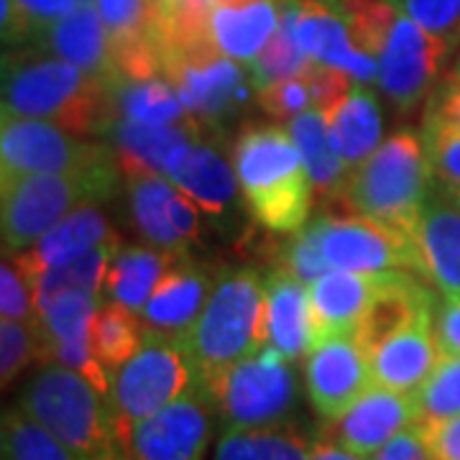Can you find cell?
Instances as JSON below:
<instances>
[{
    "instance_id": "6da1fadb",
    "label": "cell",
    "mask_w": 460,
    "mask_h": 460,
    "mask_svg": "<svg viewBox=\"0 0 460 460\" xmlns=\"http://www.w3.org/2000/svg\"><path fill=\"white\" fill-rule=\"evenodd\" d=\"M3 115L41 118L84 136L115 120L111 83L49 49H23L3 59Z\"/></svg>"
},
{
    "instance_id": "7a4b0ae2",
    "label": "cell",
    "mask_w": 460,
    "mask_h": 460,
    "mask_svg": "<svg viewBox=\"0 0 460 460\" xmlns=\"http://www.w3.org/2000/svg\"><path fill=\"white\" fill-rule=\"evenodd\" d=\"M233 169L256 223L296 233L313 208V177L292 133L263 126L246 131L233 151Z\"/></svg>"
},
{
    "instance_id": "3957f363",
    "label": "cell",
    "mask_w": 460,
    "mask_h": 460,
    "mask_svg": "<svg viewBox=\"0 0 460 460\" xmlns=\"http://www.w3.org/2000/svg\"><path fill=\"white\" fill-rule=\"evenodd\" d=\"M18 407L80 460H120L108 396L62 363H44L23 386Z\"/></svg>"
},
{
    "instance_id": "277c9868",
    "label": "cell",
    "mask_w": 460,
    "mask_h": 460,
    "mask_svg": "<svg viewBox=\"0 0 460 460\" xmlns=\"http://www.w3.org/2000/svg\"><path fill=\"white\" fill-rule=\"evenodd\" d=\"M269 343L266 338V284L251 269H233L215 277L213 295L192 330L187 350L205 386Z\"/></svg>"
},
{
    "instance_id": "5b68a950",
    "label": "cell",
    "mask_w": 460,
    "mask_h": 460,
    "mask_svg": "<svg viewBox=\"0 0 460 460\" xmlns=\"http://www.w3.org/2000/svg\"><path fill=\"white\" fill-rule=\"evenodd\" d=\"M118 159L111 164L65 174H5L3 199V248L5 256L31 248L62 217L111 198L118 184Z\"/></svg>"
},
{
    "instance_id": "8992f818",
    "label": "cell",
    "mask_w": 460,
    "mask_h": 460,
    "mask_svg": "<svg viewBox=\"0 0 460 460\" xmlns=\"http://www.w3.org/2000/svg\"><path fill=\"white\" fill-rule=\"evenodd\" d=\"M425 144L414 133H394L350 172L343 199L363 217L414 235V226L429 198Z\"/></svg>"
},
{
    "instance_id": "52a82bcc",
    "label": "cell",
    "mask_w": 460,
    "mask_h": 460,
    "mask_svg": "<svg viewBox=\"0 0 460 460\" xmlns=\"http://www.w3.org/2000/svg\"><path fill=\"white\" fill-rule=\"evenodd\" d=\"M198 381L202 378L187 345L144 328L141 348L113 371L108 402L115 432L169 407Z\"/></svg>"
},
{
    "instance_id": "ba28073f",
    "label": "cell",
    "mask_w": 460,
    "mask_h": 460,
    "mask_svg": "<svg viewBox=\"0 0 460 460\" xmlns=\"http://www.w3.org/2000/svg\"><path fill=\"white\" fill-rule=\"evenodd\" d=\"M208 389L226 429L269 428L287 422L296 402L292 361L269 343L243 361L233 363Z\"/></svg>"
},
{
    "instance_id": "9c48e42d",
    "label": "cell",
    "mask_w": 460,
    "mask_h": 460,
    "mask_svg": "<svg viewBox=\"0 0 460 460\" xmlns=\"http://www.w3.org/2000/svg\"><path fill=\"white\" fill-rule=\"evenodd\" d=\"M215 411L210 389L198 381L169 407L118 429L120 460H202Z\"/></svg>"
},
{
    "instance_id": "30bf717a",
    "label": "cell",
    "mask_w": 460,
    "mask_h": 460,
    "mask_svg": "<svg viewBox=\"0 0 460 460\" xmlns=\"http://www.w3.org/2000/svg\"><path fill=\"white\" fill-rule=\"evenodd\" d=\"M115 162V154L41 118L3 115L0 166L5 174H65Z\"/></svg>"
},
{
    "instance_id": "8fae6325",
    "label": "cell",
    "mask_w": 460,
    "mask_h": 460,
    "mask_svg": "<svg viewBox=\"0 0 460 460\" xmlns=\"http://www.w3.org/2000/svg\"><path fill=\"white\" fill-rule=\"evenodd\" d=\"M310 228L330 269L358 274L420 271L414 235L396 233L371 217H320Z\"/></svg>"
},
{
    "instance_id": "7c38bea8",
    "label": "cell",
    "mask_w": 460,
    "mask_h": 460,
    "mask_svg": "<svg viewBox=\"0 0 460 460\" xmlns=\"http://www.w3.org/2000/svg\"><path fill=\"white\" fill-rule=\"evenodd\" d=\"M164 77L177 87L187 113L198 123L223 120L246 100L243 69L215 44H202L166 57Z\"/></svg>"
},
{
    "instance_id": "4fadbf2b",
    "label": "cell",
    "mask_w": 460,
    "mask_h": 460,
    "mask_svg": "<svg viewBox=\"0 0 460 460\" xmlns=\"http://www.w3.org/2000/svg\"><path fill=\"white\" fill-rule=\"evenodd\" d=\"M445 57V36L422 29L414 18L399 11L386 47L378 54V87L402 111H410L438 75Z\"/></svg>"
},
{
    "instance_id": "5bb4252c",
    "label": "cell",
    "mask_w": 460,
    "mask_h": 460,
    "mask_svg": "<svg viewBox=\"0 0 460 460\" xmlns=\"http://www.w3.org/2000/svg\"><path fill=\"white\" fill-rule=\"evenodd\" d=\"M307 396L323 420H338L374 384L368 353L356 335H338L317 343L305 366Z\"/></svg>"
},
{
    "instance_id": "9a60e30c",
    "label": "cell",
    "mask_w": 460,
    "mask_h": 460,
    "mask_svg": "<svg viewBox=\"0 0 460 460\" xmlns=\"http://www.w3.org/2000/svg\"><path fill=\"white\" fill-rule=\"evenodd\" d=\"M133 223L151 246L184 253L198 238V202L164 174H133L128 184Z\"/></svg>"
},
{
    "instance_id": "2e32d148",
    "label": "cell",
    "mask_w": 460,
    "mask_h": 460,
    "mask_svg": "<svg viewBox=\"0 0 460 460\" xmlns=\"http://www.w3.org/2000/svg\"><path fill=\"white\" fill-rule=\"evenodd\" d=\"M414 422H417L414 394L371 384L348 407V411H343L338 420H330L325 440L343 445L363 458H374L394 435Z\"/></svg>"
},
{
    "instance_id": "e0dca14e",
    "label": "cell",
    "mask_w": 460,
    "mask_h": 460,
    "mask_svg": "<svg viewBox=\"0 0 460 460\" xmlns=\"http://www.w3.org/2000/svg\"><path fill=\"white\" fill-rule=\"evenodd\" d=\"M213 287L215 279L205 269L187 261L184 253H177L138 317L146 330L187 343L213 295Z\"/></svg>"
},
{
    "instance_id": "ac0fdd59",
    "label": "cell",
    "mask_w": 460,
    "mask_h": 460,
    "mask_svg": "<svg viewBox=\"0 0 460 460\" xmlns=\"http://www.w3.org/2000/svg\"><path fill=\"white\" fill-rule=\"evenodd\" d=\"M296 39L313 62L348 72L358 83H374L378 77V59L353 44L343 8L325 0H296Z\"/></svg>"
},
{
    "instance_id": "d6986e66",
    "label": "cell",
    "mask_w": 460,
    "mask_h": 460,
    "mask_svg": "<svg viewBox=\"0 0 460 460\" xmlns=\"http://www.w3.org/2000/svg\"><path fill=\"white\" fill-rule=\"evenodd\" d=\"M420 274H425L445 299H460V205L447 192L432 195L414 226Z\"/></svg>"
},
{
    "instance_id": "ffe728a7",
    "label": "cell",
    "mask_w": 460,
    "mask_h": 460,
    "mask_svg": "<svg viewBox=\"0 0 460 460\" xmlns=\"http://www.w3.org/2000/svg\"><path fill=\"white\" fill-rule=\"evenodd\" d=\"M389 274H358V271L330 269L320 279H314L310 284L313 348L328 338L356 335L368 299Z\"/></svg>"
},
{
    "instance_id": "44dd1931",
    "label": "cell",
    "mask_w": 460,
    "mask_h": 460,
    "mask_svg": "<svg viewBox=\"0 0 460 460\" xmlns=\"http://www.w3.org/2000/svg\"><path fill=\"white\" fill-rule=\"evenodd\" d=\"M440 343L435 335L432 314L399 330L368 353L371 378L386 389L414 394L440 361Z\"/></svg>"
},
{
    "instance_id": "7402d4cb",
    "label": "cell",
    "mask_w": 460,
    "mask_h": 460,
    "mask_svg": "<svg viewBox=\"0 0 460 460\" xmlns=\"http://www.w3.org/2000/svg\"><path fill=\"white\" fill-rule=\"evenodd\" d=\"M115 241H118V235H115L113 226L105 215L100 213L98 205H83V208L72 210L66 217H62L31 248L13 253L11 259L33 281H39V277L51 266H62V263L72 261V259L83 256L93 248L115 243Z\"/></svg>"
},
{
    "instance_id": "603a6c76",
    "label": "cell",
    "mask_w": 460,
    "mask_h": 460,
    "mask_svg": "<svg viewBox=\"0 0 460 460\" xmlns=\"http://www.w3.org/2000/svg\"><path fill=\"white\" fill-rule=\"evenodd\" d=\"M266 338L295 363L313 348L310 287L289 269H274L266 279Z\"/></svg>"
},
{
    "instance_id": "cb8c5ba5",
    "label": "cell",
    "mask_w": 460,
    "mask_h": 460,
    "mask_svg": "<svg viewBox=\"0 0 460 460\" xmlns=\"http://www.w3.org/2000/svg\"><path fill=\"white\" fill-rule=\"evenodd\" d=\"M113 154L118 166L133 174H169V169L181 156V151L198 141V126H151L115 118Z\"/></svg>"
},
{
    "instance_id": "d4e9b609",
    "label": "cell",
    "mask_w": 460,
    "mask_h": 460,
    "mask_svg": "<svg viewBox=\"0 0 460 460\" xmlns=\"http://www.w3.org/2000/svg\"><path fill=\"white\" fill-rule=\"evenodd\" d=\"M41 47L84 72L113 84L118 77L113 44L95 3H80L69 16L41 33Z\"/></svg>"
},
{
    "instance_id": "484cf974",
    "label": "cell",
    "mask_w": 460,
    "mask_h": 460,
    "mask_svg": "<svg viewBox=\"0 0 460 460\" xmlns=\"http://www.w3.org/2000/svg\"><path fill=\"white\" fill-rule=\"evenodd\" d=\"M428 314H432V299L428 289H422L411 279L410 271H392L368 299L361 323L356 328V341L366 353H371L386 338L410 328L411 323Z\"/></svg>"
},
{
    "instance_id": "4316f807",
    "label": "cell",
    "mask_w": 460,
    "mask_h": 460,
    "mask_svg": "<svg viewBox=\"0 0 460 460\" xmlns=\"http://www.w3.org/2000/svg\"><path fill=\"white\" fill-rule=\"evenodd\" d=\"M277 0H243L210 5V39L226 57L253 65L269 39L279 29Z\"/></svg>"
},
{
    "instance_id": "83f0119b",
    "label": "cell",
    "mask_w": 460,
    "mask_h": 460,
    "mask_svg": "<svg viewBox=\"0 0 460 460\" xmlns=\"http://www.w3.org/2000/svg\"><path fill=\"white\" fill-rule=\"evenodd\" d=\"M199 210L217 215L226 213L235 198V174L220 151L205 144H190L166 174Z\"/></svg>"
},
{
    "instance_id": "f1b7e54d",
    "label": "cell",
    "mask_w": 460,
    "mask_h": 460,
    "mask_svg": "<svg viewBox=\"0 0 460 460\" xmlns=\"http://www.w3.org/2000/svg\"><path fill=\"white\" fill-rule=\"evenodd\" d=\"M177 253L169 251H156V248L144 246H118L113 259L108 263L105 274V295L111 302H118L128 307L131 313L141 314L146 307L148 296L164 279L169 266L174 263Z\"/></svg>"
},
{
    "instance_id": "f546056e",
    "label": "cell",
    "mask_w": 460,
    "mask_h": 460,
    "mask_svg": "<svg viewBox=\"0 0 460 460\" xmlns=\"http://www.w3.org/2000/svg\"><path fill=\"white\" fill-rule=\"evenodd\" d=\"M289 133L313 177L314 195H320L323 199L343 198L350 180V166L345 164L341 154L330 144L328 115L320 108L305 111L292 118Z\"/></svg>"
},
{
    "instance_id": "4dcf8cb0",
    "label": "cell",
    "mask_w": 460,
    "mask_h": 460,
    "mask_svg": "<svg viewBox=\"0 0 460 460\" xmlns=\"http://www.w3.org/2000/svg\"><path fill=\"white\" fill-rule=\"evenodd\" d=\"M115 118L151 123V126H198V120L187 113L177 87L166 77H148V80H128L115 77L111 84Z\"/></svg>"
},
{
    "instance_id": "1f68e13d",
    "label": "cell",
    "mask_w": 460,
    "mask_h": 460,
    "mask_svg": "<svg viewBox=\"0 0 460 460\" xmlns=\"http://www.w3.org/2000/svg\"><path fill=\"white\" fill-rule=\"evenodd\" d=\"M313 445L289 420L269 428H230L215 445L213 460H307Z\"/></svg>"
},
{
    "instance_id": "d6a6232c",
    "label": "cell",
    "mask_w": 460,
    "mask_h": 460,
    "mask_svg": "<svg viewBox=\"0 0 460 460\" xmlns=\"http://www.w3.org/2000/svg\"><path fill=\"white\" fill-rule=\"evenodd\" d=\"M330 144L350 169L361 166L381 144V113L374 95L363 87H353L350 95L328 115Z\"/></svg>"
},
{
    "instance_id": "836d02e7",
    "label": "cell",
    "mask_w": 460,
    "mask_h": 460,
    "mask_svg": "<svg viewBox=\"0 0 460 460\" xmlns=\"http://www.w3.org/2000/svg\"><path fill=\"white\" fill-rule=\"evenodd\" d=\"M296 16H299V5L296 0H289L281 8L279 29L269 39V44L263 47L261 54L253 59V84L263 90L269 84L299 77L305 75L313 59L310 54L302 49L299 39H296Z\"/></svg>"
},
{
    "instance_id": "e575fe53",
    "label": "cell",
    "mask_w": 460,
    "mask_h": 460,
    "mask_svg": "<svg viewBox=\"0 0 460 460\" xmlns=\"http://www.w3.org/2000/svg\"><path fill=\"white\" fill-rule=\"evenodd\" d=\"M118 251V241L115 243H105V246L93 248L83 256L72 259V261L62 263V266H51L47 269L39 281H36V302H39V317L41 310L49 305L51 299H57L65 292H100L105 287V274H108V263Z\"/></svg>"
},
{
    "instance_id": "d590c367",
    "label": "cell",
    "mask_w": 460,
    "mask_h": 460,
    "mask_svg": "<svg viewBox=\"0 0 460 460\" xmlns=\"http://www.w3.org/2000/svg\"><path fill=\"white\" fill-rule=\"evenodd\" d=\"M90 341L100 363L113 374L115 368H120L144 343V323L128 307L111 302V305H102L95 314L93 328H90Z\"/></svg>"
},
{
    "instance_id": "8d00e7d4",
    "label": "cell",
    "mask_w": 460,
    "mask_h": 460,
    "mask_svg": "<svg viewBox=\"0 0 460 460\" xmlns=\"http://www.w3.org/2000/svg\"><path fill=\"white\" fill-rule=\"evenodd\" d=\"M0 456L3 460H80L57 435H51L21 407L3 411Z\"/></svg>"
},
{
    "instance_id": "74e56055",
    "label": "cell",
    "mask_w": 460,
    "mask_h": 460,
    "mask_svg": "<svg viewBox=\"0 0 460 460\" xmlns=\"http://www.w3.org/2000/svg\"><path fill=\"white\" fill-rule=\"evenodd\" d=\"M417 425L460 417V356L440 353L429 378L414 392Z\"/></svg>"
},
{
    "instance_id": "f35d334b",
    "label": "cell",
    "mask_w": 460,
    "mask_h": 460,
    "mask_svg": "<svg viewBox=\"0 0 460 460\" xmlns=\"http://www.w3.org/2000/svg\"><path fill=\"white\" fill-rule=\"evenodd\" d=\"M100 310V292H65L41 310V341H66L90 335Z\"/></svg>"
},
{
    "instance_id": "ab89813d",
    "label": "cell",
    "mask_w": 460,
    "mask_h": 460,
    "mask_svg": "<svg viewBox=\"0 0 460 460\" xmlns=\"http://www.w3.org/2000/svg\"><path fill=\"white\" fill-rule=\"evenodd\" d=\"M341 8L353 36V44L378 59V54L386 47L389 33L394 29L399 11L386 0H341Z\"/></svg>"
},
{
    "instance_id": "60d3db41",
    "label": "cell",
    "mask_w": 460,
    "mask_h": 460,
    "mask_svg": "<svg viewBox=\"0 0 460 460\" xmlns=\"http://www.w3.org/2000/svg\"><path fill=\"white\" fill-rule=\"evenodd\" d=\"M95 8L113 47L154 39V0H95Z\"/></svg>"
},
{
    "instance_id": "b9f144b4",
    "label": "cell",
    "mask_w": 460,
    "mask_h": 460,
    "mask_svg": "<svg viewBox=\"0 0 460 460\" xmlns=\"http://www.w3.org/2000/svg\"><path fill=\"white\" fill-rule=\"evenodd\" d=\"M36 358H41V330L31 323L0 320V381L8 389Z\"/></svg>"
},
{
    "instance_id": "7bdbcfd3",
    "label": "cell",
    "mask_w": 460,
    "mask_h": 460,
    "mask_svg": "<svg viewBox=\"0 0 460 460\" xmlns=\"http://www.w3.org/2000/svg\"><path fill=\"white\" fill-rule=\"evenodd\" d=\"M422 144L432 172L445 184V192H460V128L432 113L425 126Z\"/></svg>"
},
{
    "instance_id": "ee69618b",
    "label": "cell",
    "mask_w": 460,
    "mask_h": 460,
    "mask_svg": "<svg viewBox=\"0 0 460 460\" xmlns=\"http://www.w3.org/2000/svg\"><path fill=\"white\" fill-rule=\"evenodd\" d=\"M0 313L11 320L31 323L36 328L41 325L39 302H36V281L13 259L8 261V256L0 266Z\"/></svg>"
},
{
    "instance_id": "f6af8a7d",
    "label": "cell",
    "mask_w": 460,
    "mask_h": 460,
    "mask_svg": "<svg viewBox=\"0 0 460 460\" xmlns=\"http://www.w3.org/2000/svg\"><path fill=\"white\" fill-rule=\"evenodd\" d=\"M310 102H313V93L305 75L259 90V105L274 118H296L310 108Z\"/></svg>"
},
{
    "instance_id": "bcb514c9",
    "label": "cell",
    "mask_w": 460,
    "mask_h": 460,
    "mask_svg": "<svg viewBox=\"0 0 460 460\" xmlns=\"http://www.w3.org/2000/svg\"><path fill=\"white\" fill-rule=\"evenodd\" d=\"M307 84H310V93H313V105L320 108L325 115H332L338 111V105L343 102L353 84H350V75L343 69H335V66L320 65L313 62L310 69L305 72Z\"/></svg>"
},
{
    "instance_id": "7dc6e473",
    "label": "cell",
    "mask_w": 460,
    "mask_h": 460,
    "mask_svg": "<svg viewBox=\"0 0 460 460\" xmlns=\"http://www.w3.org/2000/svg\"><path fill=\"white\" fill-rule=\"evenodd\" d=\"M287 263H289V271L295 274L296 279L305 281L307 287L313 284L314 279H320L325 271H330L328 261L320 251V243L314 238L313 228L302 226V228L295 233V241L287 251Z\"/></svg>"
},
{
    "instance_id": "c3c4849f",
    "label": "cell",
    "mask_w": 460,
    "mask_h": 460,
    "mask_svg": "<svg viewBox=\"0 0 460 460\" xmlns=\"http://www.w3.org/2000/svg\"><path fill=\"white\" fill-rule=\"evenodd\" d=\"M402 11L435 36H447L460 26V0H402Z\"/></svg>"
},
{
    "instance_id": "681fc988",
    "label": "cell",
    "mask_w": 460,
    "mask_h": 460,
    "mask_svg": "<svg viewBox=\"0 0 460 460\" xmlns=\"http://www.w3.org/2000/svg\"><path fill=\"white\" fill-rule=\"evenodd\" d=\"M16 5L29 26L31 39H41V33L49 26L69 16L80 5V0H16Z\"/></svg>"
},
{
    "instance_id": "f907efd6",
    "label": "cell",
    "mask_w": 460,
    "mask_h": 460,
    "mask_svg": "<svg viewBox=\"0 0 460 460\" xmlns=\"http://www.w3.org/2000/svg\"><path fill=\"white\" fill-rule=\"evenodd\" d=\"M371 460H438L435 453L429 450L428 440L422 435L420 425L414 422L407 429H402L399 435H394L389 443L378 450Z\"/></svg>"
},
{
    "instance_id": "816d5d0a",
    "label": "cell",
    "mask_w": 460,
    "mask_h": 460,
    "mask_svg": "<svg viewBox=\"0 0 460 460\" xmlns=\"http://www.w3.org/2000/svg\"><path fill=\"white\" fill-rule=\"evenodd\" d=\"M438 460H460V417L420 425Z\"/></svg>"
},
{
    "instance_id": "f5cc1de1",
    "label": "cell",
    "mask_w": 460,
    "mask_h": 460,
    "mask_svg": "<svg viewBox=\"0 0 460 460\" xmlns=\"http://www.w3.org/2000/svg\"><path fill=\"white\" fill-rule=\"evenodd\" d=\"M435 335L440 350L460 356V299H447L435 313Z\"/></svg>"
},
{
    "instance_id": "db71d44e",
    "label": "cell",
    "mask_w": 460,
    "mask_h": 460,
    "mask_svg": "<svg viewBox=\"0 0 460 460\" xmlns=\"http://www.w3.org/2000/svg\"><path fill=\"white\" fill-rule=\"evenodd\" d=\"M307 460H371V458H363L358 453H353V450H348L343 445L332 443V440H317L313 445V453H310V458Z\"/></svg>"
},
{
    "instance_id": "11a10c76",
    "label": "cell",
    "mask_w": 460,
    "mask_h": 460,
    "mask_svg": "<svg viewBox=\"0 0 460 460\" xmlns=\"http://www.w3.org/2000/svg\"><path fill=\"white\" fill-rule=\"evenodd\" d=\"M432 113H438L440 118H443V120H447L450 126L460 128V83L456 84V87H450V90L445 93L440 108H435Z\"/></svg>"
},
{
    "instance_id": "9f6ffc18",
    "label": "cell",
    "mask_w": 460,
    "mask_h": 460,
    "mask_svg": "<svg viewBox=\"0 0 460 460\" xmlns=\"http://www.w3.org/2000/svg\"><path fill=\"white\" fill-rule=\"evenodd\" d=\"M447 195H450V198L456 199V202H458V205H460V192H447Z\"/></svg>"
},
{
    "instance_id": "6f0895ef",
    "label": "cell",
    "mask_w": 460,
    "mask_h": 460,
    "mask_svg": "<svg viewBox=\"0 0 460 460\" xmlns=\"http://www.w3.org/2000/svg\"><path fill=\"white\" fill-rule=\"evenodd\" d=\"M80 3H95V0H80Z\"/></svg>"
}]
</instances>
